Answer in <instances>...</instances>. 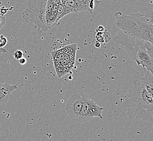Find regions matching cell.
<instances>
[{
    "mask_svg": "<svg viewBox=\"0 0 153 141\" xmlns=\"http://www.w3.org/2000/svg\"><path fill=\"white\" fill-rule=\"evenodd\" d=\"M85 94L82 93L75 94L72 95L68 99L65 106V110L68 116L72 121L79 122L80 113L82 106V102Z\"/></svg>",
    "mask_w": 153,
    "mask_h": 141,
    "instance_id": "6",
    "label": "cell"
},
{
    "mask_svg": "<svg viewBox=\"0 0 153 141\" xmlns=\"http://www.w3.org/2000/svg\"><path fill=\"white\" fill-rule=\"evenodd\" d=\"M0 8H1V7H0Z\"/></svg>",
    "mask_w": 153,
    "mask_h": 141,
    "instance_id": "24",
    "label": "cell"
},
{
    "mask_svg": "<svg viewBox=\"0 0 153 141\" xmlns=\"http://www.w3.org/2000/svg\"><path fill=\"white\" fill-rule=\"evenodd\" d=\"M24 53L22 50H17L14 53V57L16 60H20L24 56Z\"/></svg>",
    "mask_w": 153,
    "mask_h": 141,
    "instance_id": "17",
    "label": "cell"
},
{
    "mask_svg": "<svg viewBox=\"0 0 153 141\" xmlns=\"http://www.w3.org/2000/svg\"><path fill=\"white\" fill-rule=\"evenodd\" d=\"M116 43L123 47L130 58L139 67L153 74V44L149 41L134 38L120 30L115 36Z\"/></svg>",
    "mask_w": 153,
    "mask_h": 141,
    "instance_id": "3",
    "label": "cell"
},
{
    "mask_svg": "<svg viewBox=\"0 0 153 141\" xmlns=\"http://www.w3.org/2000/svg\"><path fill=\"white\" fill-rule=\"evenodd\" d=\"M76 2L80 4L84 11H88L90 13V10L88 8V4L91 0H75Z\"/></svg>",
    "mask_w": 153,
    "mask_h": 141,
    "instance_id": "16",
    "label": "cell"
},
{
    "mask_svg": "<svg viewBox=\"0 0 153 141\" xmlns=\"http://www.w3.org/2000/svg\"><path fill=\"white\" fill-rule=\"evenodd\" d=\"M101 3L100 1L98 0H91L90 3L88 4V8L90 10V13L92 14L94 12V9L97 8L100 3Z\"/></svg>",
    "mask_w": 153,
    "mask_h": 141,
    "instance_id": "15",
    "label": "cell"
},
{
    "mask_svg": "<svg viewBox=\"0 0 153 141\" xmlns=\"http://www.w3.org/2000/svg\"><path fill=\"white\" fill-rule=\"evenodd\" d=\"M95 46L97 47V48H100V42H96V43H95Z\"/></svg>",
    "mask_w": 153,
    "mask_h": 141,
    "instance_id": "23",
    "label": "cell"
},
{
    "mask_svg": "<svg viewBox=\"0 0 153 141\" xmlns=\"http://www.w3.org/2000/svg\"><path fill=\"white\" fill-rule=\"evenodd\" d=\"M91 99L88 97V95L84 96V99L82 102V106L80 113L79 123H84L88 122L92 118L91 117L89 112V105Z\"/></svg>",
    "mask_w": 153,
    "mask_h": 141,
    "instance_id": "9",
    "label": "cell"
},
{
    "mask_svg": "<svg viewBox=\"0 0 153 141\" xmlns=\"http://www.w3.org/2000/svg\"><path fill=\"white\" fill-rule=\"evenodd\" d=\"M124 105L129 118H138L153 122V95L144 88L141 79H136L124 100Z\"/></svg>",
    "mask_w": 153,
    "mask_h": 141,
    "instance_id": "2",
    "label": "cell"
},
{
    "mask_svg": "<svg viewBox=\"0 0 153 141\" xmlns=\"http://www.w3.org/2000/svg\"><path fill=\"white\" fill-rule=\"evenodd\" d=\"M19 60V63L21 65H24L25 64H26L27 63V60L26 58H21L20 60Z\"/></svg>",
    "mask_w": 153,
    "mask_h": 141,
    "instance_id": "21",
    "label": "cell"
},
{
    "mask_svg": "<svg viewBox=\"0 0 153 141\" xmlns=\"http://www.w3.org/2000/svg\"><path fill=\"white\" fill-rule=\"evenodd\" d=\"M46 0H27L22 18L26 23L34 24L38 33L48 30L45 21Z\"/></svg>",
    "mask_w": 153,
    "mask_h": 141,
    "instance_id": "5",
    "label": "cell"
},
{
    "mask_svg": "<svg viewBox=\"0 0 153 141\" xmlns=\"http://www.w3.org/2000/svg\"><path fill=\"white\" fill-rule=\"evenodd\" d=\"M145 72L146 73L143 75L140 79L147 91L153 96V74L147 70H145Z\"/></svg>",
    "mask_w": 153,
    "mask_h": 141,
    "instance_id": "11",
    "label": "cell"
},
{
    "mask_svg": "<svg viewBox=\"0 0 153 141\" xmlns=\"http://www.w3.org/2000/svg\"><path fill=\"white\" fill-rule=\"evenodd\" d=\"M62 4L65 8L67 15L78 12H84V9L82 6L75 0H66L62 1Z\"/></svg>",
    "mask_w": 153,
    "mask_h": 141,
    "instance_id": "10",
    "label": "cell"
},
{
    "mask_svg": "<svg viewBox=\"0 0 153 141\" xmlns=\"http://www.w3.org/2000/svg\"><path fill=\"white\" fill-rule=\"evenodd\" d=\"M105 30L104 27L103 26H99L97 27L96 29V32H103Z\"/></svg>",
    "mask_w": 153,
    "mask_h": 141,
    "instance_id": "22",
    "label": "cell"
},
{
    "mask_svg": "<svg viewBox=\"0 0 153 141\" xmlns=\"http://www.w3.org/2000/svg\"><path fill=\"white\" fill-rule=\"evenodd\" d=\"M6 23V17L5 16L0 15V30L2 28Z\"/></svg>",
    "mask_w": 153,
    "mask_h": 141,
    "instance_id": "19",
    "label": "cell"
},
{
    "mask_svg": "<svg viewBox=\"0 0 153 141\" xmlns=\"http://www.w3.org/2000/svg\"><path fill=\"white\" fill-rule=\"evenodd\" d=\"M77 46L68 45L51 52L53 64L58 78L64 76L74 68Z\"/></svg>",
    "mask_w": 153,
    "mask_h": 141,
    "instance_id": "4",
    "label": "cell"
},
{
    "mask_svg": "<svg viewBox=\"0 0 153 141\" xmlns=\"http://www.w3.org/2000/svg\"><path fill=\"white\" fill-rule=\"evenodd\" d=\"M95 38L97 42L104 44L108 43L111 39V35L107 30H104L100 32H97Z\"/></svg>",
    "mask_w": 153,
    "mask_h": 141,
    "instance_id": "13",
    "label": "cell"
},
{
    "mask_svg": "<svg viewBox=\"0 0 153 141\" xmlns=\"http://www.w3.org/2000/svg\"><path fill=\"white\" fill-rule=\"evenodd\" d=\"M57 6L46 1L45 21L48 30L60 24L57 21Z\"/></svg>",
    "mask_w": 153,
    "mask_h": 141,
    "instance_id": "7",
    "label": "cell"
},
{
    "mask_svg": "<svg viewBox=\"0 0 153 141\" xmlns=\"http://www.w3.org/2000/svg\"><path fill=\"white\" fill-rule=\"evenodd\" d=\"M8 40L3 35H0V47L3 48L7 44Z\"/></svg>",
    "mask_w": 153,
    "mask_h": 141,
    "instance_id": "18",
    "label": "cell"
},
{
    "mask_svg": "<svg viewBox=\"0 0 153 141\" xmlns=\"http://www.w3.org/2000/svg\"><path fill=\"white\" fill-rule=\"evenodd\" d=\"M153 13L152 10L144 14L133 13L129 15L116 12L115 14L116 24L127 36L149 41L153 44Z\"/></svg>",
    "mask_w": 153,
    "mask_h": 141,
    "instance_id": "1",
    "label": "cell"
},
{
    "mask_svg": "<svg viewBox=\"0 0 153 141\" xmlns=\"http://www.w3.org/2000/svg\"><path fill=\"white\" fill-rule=\"evenodd\" d=\"M103 110V108L97 104V103L94 102V100L91 99L90 102V105H89V112L92 118L94 117H98L101 119H102Z\"/></svg>",
    "mask_w": 153,
    "mask_h": 141,
    "instance_id": "12",
    "label": "cell"
},
{
    "mask_svg": "<svg viewBox=\"0 0 153 141\" xmlns=\"http://www.w3.org/2000/svg\"><path fill=\"white\" fill-rule=\"evenodd\" d=\"M9 10H10V9H8V8H6L4 7H1V8H0V15L4 16V15L6 14Z\"/></svg>",
    "mask_w": 153,
    "mask_h": 141,
    "instance_id": "20",
    "label": "cell"
},
{
    "mask_svg": "<svg viewBox=\"0 0 153 141\" xmlns=\"http://www.w3.org/2000/svg\"><path fill=\"white\" fill-rule=\"evenodd\" d=\"M67 15L65 8L62 4H59L57 6V21L59 22L60 20Z\"/></svg>",
    "mask_w": 153,
    "mask_h": 141,
    "instance_id": "14",
    "label": "cell"
},
{
    "mask_svg": "<svg viewBox=\"0 0 153 141\" xmlns=\"http://www.w3.org/2000/svg\"><path fill=\"white\" fill-rule=\"evenodd\" d=\"M18 88V85L8 83L0 84V105H3L12 97V92Z\"/></svg>",
    "mask_w": 153,
    "mask_h": 141,
    "instance_id": "8",
    "label": "cell"
}]
</instances>
